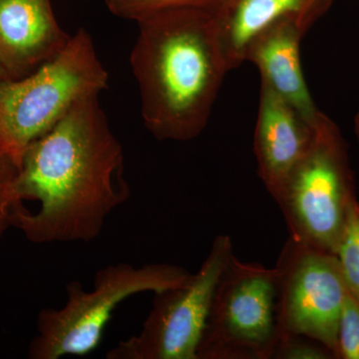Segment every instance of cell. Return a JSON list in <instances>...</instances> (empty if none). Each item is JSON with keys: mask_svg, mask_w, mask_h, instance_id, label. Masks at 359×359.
<instances>
[{"mask_svg": "<svg viewBox=\"0 0 359 359\" xmlns=\"http://www.w3.org/2000/svg\"><path fill=\"white\" fill-rule=\"evenodd\" d=\"M99 95L85 97L21 158L11 226L34 244L90 243L108 217L130 198L124 153Z\"/></svg>", "mask_w": 359, "mask_h": 359, "instance_id": "1", "label": "cell"}, {"mask_svg": "<svg viewBox=\"0 0 359 359\" xmlns=\"http://www.w3.org/2000/svg\"><path fill=\"white\" fill-rule=\"evenodd\" d=\"M130 62L144 125L157 140H193L205 128L229 72L216 14L161 9L136 20Z\"/></svg>", "mask_w": 359, "mask_h": 359, "instance_id": "2", "label": "cell"}, {"mask_svg": "<svg viewBox=\"0 0 359 359\" xmlns=\"http://www.w3.org/2000/svg\"><path fill=\"white\" fill-rule=\"evenodd\" d=\"M105 69L89 32L71 35L55 57L20 79H0V140L20 166L23 153L73 106L107 88Z\"/></svg>", "mask_w": 359, "mask_h": 359, "instance_id": "3", "label": "cell"}, {"mask_svg": "<svg viewBox=\"0 0 359 359\" xmlns=\"http://www.w3.org/2000/svg\"><path fill=\"white\" fill-rule=\"evenodd\" d=\"M191 276L174 264L119 263L99 269L92 290H85L77 280L68 283L65 306L39 311L28 358L88 355L100 346L106 327L123 302L142 292L157 294L181 287Z\"/></svg>", "mask_w": 359, "mask_h": 359, "instance_id": "4", "label": "cell"}, {"mask_svg": "<svg viewBox=\"0 0 359 359\" xmlns=\"http://www.w3.org/2000/svg\"><path fill=\"white\" fill-rule=\"evenodd\" d=\"M273 199L290 238L335 255L349 208L358 199L346 139L323 112L309 150Z\"/></svg>", "mask_w": 359, "mask_h": 359, "instance_id": "5", "label": "cell"}, {"mask_svg": "<svg viewBox=\"0 0 359 359\" xmlns=\"http://www.w3.org/2000/svg\"><path fill=\"white\" fill-rule=\"evenodd\" d=\"M280 337L276 266L233 255L215 290L198 359H271Z\"/></svg>", "mask_w": 359, "mask_h": 359, "instance_id": "6", "label": "cell"}, {"mask_svg": "<svg viewBox=\"0 0 359 359\" xmlns=\"http://www.w3.org/2000/svg\"><path fill=\"white\" fill-rule=\"evenodd\" d=\"M233 256L231 238L219 235L199 271L185 285L154 294L140 332L121 340L106 358L198 359L215 290Z\"/></svg>", "mask_w": 359, "mask_h": 359, "instance_id": "7", "label": "cell"}, {"mask_svg": "<svg viewBox=\"0 0 359 359\" xmlns=\"http://www.w3.org/2000/svg\"><path fill=\"white\" fill-rule=\"evenodd\" d=\"M276 269L280 334L316 340L337 358L339 318L347 289L337 256L290 237Z\"/></svg>", "mask_w": 359, "mask_h": 359, "instance_id": "8", "label": "cell"}, {"mask_svg": "<svg viewBox=\"0 0 359 359\" xmlns=\"http://www.w3.org/2000/svg\"><path fill=\"white\" fill-rule=\"evenodd\" d=\"M71 35L49 0H0V65L6 79L34 72L65 48Z\"/></svg>", "mask_w": 359, "mask_h": 359, "instance_id": "9", "label": "cell"}, {"mask_svg": "<svg viewBox=\"0 0 359 359\" xmlns=\"http://www.w3.org/2000/svg\"><path fill=\"white\" fill-rule=\"evenodd\" d=\"M314 123L261 83L254 151L257 174L271 197L282 190L306 155L313 141Z\"/></svg>", "mask_w": 359, "mask_h": 359, "instance_id": "10", "label": "cell"}, {"mask_svg": "<svg viewBox=\"0 0 359 359\" xmlns=\"http://www.w3.org/2000/svg\"><path fill=\"white\" fill-rule=\"evenodd\" d=\"M297 15L280 18L252 40L245 61L254 63L268 85L308 121L314 123L321 111L309 93L302 71L299 44L304 35Z\"/></svg>", "mask_w": 359, "mask_h": 359, "instance_id": "11", "label": "cell"}, {"mask_svg": "<svg viewBox=\"0 0 359 359\" xmlns=\"http://www.w3.org/2000/svg\"><path fill=\"white\" fill-rule=\"evenodd\" d=\"M306 0H238L217 15L219 43L229 70L245 61L252 40L287 15H297Z\"/></svg>", "mask_w": 359, "mask_h": 359, "instance_id": "12", "label": "cell"}, {"mask_svg": "<svg viewBox=\"0 0 359 359\" xmlns=\"http://www.w3.org/2000/svg\"><path fill=\"white\" fill-rule=\"evenodd\" d=\"M238 0H107L110 11L126 20H137L146 14L161 9L189 8L203 9L219 15L230 9Z\"/></svg>", "mask_w": 359, "mask_h": 359, "instance_id": "13", "label": "cell"}, {"mask_svg": "<svg viewBox=\"0 0 359 359\" xmlns=\"http://www.w3.org/2000/svg\"><path fill=\"white\" fill-rule=\"evenodd\" d=\"M347 292L359 304V202L349 208L337 252Z\"/></svg>", "mask_w": 359, "mask_h": 359, "instance_id": "14", "label": "cell"}, {"mask_svg": "<svg viewBox=\"0 0 359 359\" xmlns=\"http://www.w3.org/2000/svg\"><path fill=\"white\" fill-rule=\"evenodd\" d=\"M20 165L0 140V238L11 226L15 195L14 186Z\"/></svg>", "mask_w": 359, "mask_h": 359, "instance_id": "15", "label": "cell"}, {"mask_svg": "<svg viewBox=\"0 0 359 359\" xmlns=\"http://www.w3.org/2000/svg\"><path fill=\"white\" fill-rule=\"evenodd\" d=\"M337 358L359 359V304L347 292L340 313Z\"/></svg>", "mask_w": 359, "mask_h": 359, "instance_id": "16", "label": "cell"}, {"mask_svg": "<svg viewBox=\"0 0 359 359\" xmlns=\"http://www.w3.org/2000/svg\"><path fill=\"white\" fill-rule=\"evenodd\" d=\"M273 358L327 359L334 356L320 342L304 335L280 334Z\"/></svg>", "mask_w": 359, "mask_h": 359, "instance_id": "17", "label": "cell"}, {"mask_svg": "<svg viewBox=\"0 0 359 359\" xmlns=\"http://www.w3.org/2000/svg\"><path fill=\"white\" fill-rule=\"evenodd\" d=\"M335 0H306L297 16V25L302 35L313 27L314 23L330 11Z\"/></svg>", "mask_w": 359, "mask_h": 359, "instance_id": "18", "label": "cell"}, {"mask_svg": "<svg viewBox=\"0 0 359 359\" xmlns=\"http://www.w3.org/2000/svg\"><path fill=\"white\" fill-rule=\"evenodd\" d=\"M354 133H355L356 138L359 142V109L356 113L355 118H354Z\"/></svg>", "mask_w": 359, "mask_h": 359, "instance_id": "19", "label": "cell"}, {"mask_svg": "<svg viewBox=\"0 0 359 359\" xmlns=\"http://www.w3.org/2000/svg\"><path fill=\"white\" fill-rule=\"evenodd\" d=\"M0 79H6V76H4V70H2L1 65H0Z\"/></svg>", "mask_w": 359, "mask_h": 359, "instance_id": "20", "label": "cell"}]
</instances>
